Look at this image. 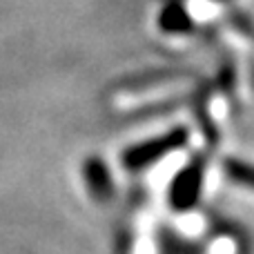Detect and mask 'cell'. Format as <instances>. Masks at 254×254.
Segmentation results:
<instances>
[{"mask_svg":"<svg viewBox=\"0 0 254 254\" xmlns=\"http://www.w3.org/2000/svg\"><path fill=\"white\" fill-rule=\"evenodd\" d=\"M203 181H205V161L194 158L183 170L176 172L167 190V203L176 212H188L196 207L203 192Z\"/></svg>","mask_w":254,"mask_h":254,"instance_id":"7a4b0ae2","label":"cell"},{"mask_svg":"<svg viewBox=\"0 0 254 254\" xmlns=\"http://www.w3.org/2000/svg\"><path fill=\"white\" fill-rule=\"evenodd\" d=\"M83 181L89 196L96 203H110L114 198V179L101 156H87L83 163Z\"/></svg>","mask_w":254,"mask_h":254,"instance_id":"3957f363","label":"cell"},{"mask_svg":"<svg viewBox=\"0 0 254 254\" xmlns=\"http://www.w3.org/2000/svg\"><path fill=\"white\" fill-rule=\"evenodd\" d=\"M188 140H190V131L185 127H172L165 134L152 136V138L140 140V143H134L127 149H123L121 165L127 172H140L145 167L156 165L161 158L183 149L188 145Z\"/></svg>","mask_w":254,"mask_h":254,"instance_id":"6da1fadb","label":"cell"},{"mask_svg":"<svg viewBox=\"0 0 254 254\" xmlns=\"http://www.w3.org/2000/svg\"><path fill=\"white\" fill-rule=\"evenodd\" d=\"M194 25V18L190 13V9L185 7L183 2H167L165 7L161 9L158 13V29L163 34H172V36H179V34H188Z\"/></svg>","mask_w":254,"mask_h":254,"instance_id":"277c9868","label":"cell"},{"mask_svg":"<svg viewBox=\"0 0 254 254\" xmlns=\"http://www.w3.org/2000/svg\"><path fill=\"white\" fill-rule=\"evenodd\" d=\"M225 174L234 181V183L243 185L248 190H254V167L248 165L243 161H237V158H228L225 161Z\"/></svg>","mask_w":254,"mask_h":254,"instance_id":"5b68a950","label":"cell"}]
</instances>
